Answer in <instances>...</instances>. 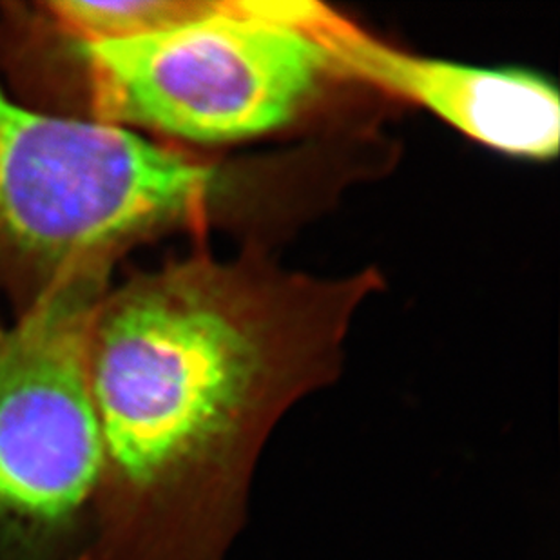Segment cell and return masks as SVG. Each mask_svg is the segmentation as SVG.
I'll return each instance as SVG.
<instances>
[{"instance_id": "1", "label": "cell", "mask_w": 560, "mask_h": 560, "mask_svg": "<svg viewBox=\"0 0 560 560\" xmlns=\"http://www.w3.org/2000/svg\"><path fill=\"white\" fill-rule=\"evenodd\" d=\"M377 281L195 256L104 292L85 332L101 468L84 560H228L265 444L338 380Z\"/></svg>"}, {"instance_id": "2", "label": "cell", "mask_w": 560, "mask_h": 560, "mask_svg": "<svg viewBox=\"0 0 560 560\" xmlns=\"http://www.w3.org/2000/svg\"><path fill=\"white\" fill-rule=\"evenodd\" d=\"M220 187L214 165L129 127L35 112L0 84V267L37 296L107 276L118 253L200 217Z\"/></svg>"}, {"instance_id": "3", "label": "cell", "mask_w": 560, "mask_h": 560, "mask_svg": "<svg viewBox=\"0 0 560 560\" xmlns=\"http://www.w3.org/2000/svg\"><path fill=\"white\" fill-rule=\"evenodd\" d=\"M106 276H71L0 334V560H84L101 446L85 332Z\"/></svg>"}, {"instance_id": "4", "label": "cell", "mask_w": 560, "mask_h": 560, "mask_svg": "<svg viewBox=\"0 0 560 560\" xmlns=\"http://www.w3.org/2000/svg\"><path fill=\"white\" fill-rule=\"evenodd\" d=\"M79 49L98 120L195 143L281 129L332 73L319 44L249 15L238 0L164 32Z\"/></svg>"}, {"instance_id": "5", "label": "cell", "mask_w": 560, "mask_h": 560, "mask_svg": "<svg viewBox=\"0 0 560 560\" xmlns=\"http://www.w3.org/2000/svg\"><path fill=\"white\" fill-rule=\"evenodd\" d=\"M305 35L322 46L332 73L412 102L474 142L517 159L550 160L559 153V93L540 74L408 54L325 4Z\"/></svg>"}, {"instance_id": "6", "label": "cell", "mask_w": 560, "mask_h": 560, "mask_svg": "<svg viewBox=\"0 0 560 560\" xmlns=\"http://www.w3.org/2000/svg\"><path fill=\"white\" fill-rule=\"evenodd\" d=\"M214 2L203 0H112L49 2V16L74 43L101 44L145 37L196 16L206 15Z\"/></svg>"}]
</instances>
